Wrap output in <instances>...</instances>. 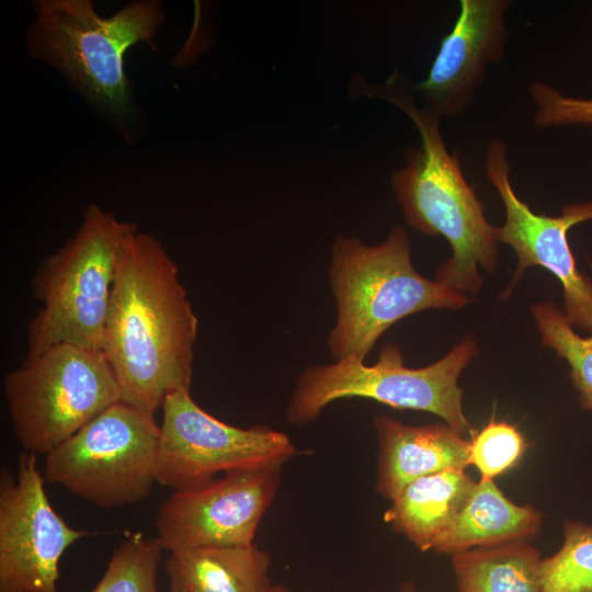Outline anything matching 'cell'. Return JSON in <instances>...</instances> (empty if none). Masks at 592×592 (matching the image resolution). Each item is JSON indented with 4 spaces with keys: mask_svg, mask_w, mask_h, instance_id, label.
Returning a JSON list of instances; mask_svg holds the SVG:
<instances>
[{
    "mask_svg": "<svg viewBox=\"0 0 592 592\" xmlns=\"http://www.w3.org/2000/svg\"><path fill=\"white\" fill-rule=\"evenodd\" d=\"M161 410L156 482L174 491L206 485L220 473L282 467L298 454L281 431L218 420L194 401L190 389L170 394Z\"/></svg>",
    "mask_w": 592,
    "mask_h": 592,
    "instance_id": "obj_9",
    "label": "cell"
},
{
    "mask_svg": "<svg viewBox=\"0 0 592 592\" xmlns=\"http://www.w3.org/2000/svg\"><path fill=\"white\" fill-rule=\"evenodd\" d=\"M281 469L232 471L201 487L174 491L155 517L160 547L172 554L253 544L277 493Z\"/></svg>",
    "mask_w": 592,
    "mask_h": 592,
    "instance_id": "obj_12",
    "label": "cell"
},
{
    "mask_svg": "<svg viewBox=\"0 0 592 592\" xmlns=\"http://www.w3.org/2000/svg\"><path fill=\"white\" fill-rule=\"evenodd\" d=\"M508 0H460L459 14L442 39L428 77L414 86L424 109L440 117L462 115L475 101L487 66L501 61L509 31Z\"/></svg>",
    "mask_w": 592,
    "mask_h": 592,
    "instance_id": "obj_13",
    "label": "cell"
},
{
    "mask_svg": "<svg viewBox=\"0 0 592 592\" xmlns=\"http://www.w3.org/2000/svg\"><path fill=\"white\" fill-rule=\"evenodd\" d=\"M398 592H415V587L411 582H406L400 587Z\"/></svg>",
    "mask_w": 592,
    "mask_h": 592,
    "instance_id": "obj_24",
    "label": "cell"
},
{
    "mask_svg": "<svg viewBox=\"0 0 592 592\" xmlns=\"http://www.w3.org/2000/svg\"><path fill=\"white\" fill-rule=\"evenodd\" d=\"M155 415L118 401L46 455L44 478L101 509L134 504L156 482Z\"/></svg>",
    "mask_w": 592,
    "mask_h": 592,
    "instance_id": "obj_8",
    "label": "cell"
},
{
    "mask_svg": "<svg viewBox=\"0 0 592 592\" xmlns=\"http://www.w3.org/2000/svg\"><path fill=\"white\" fill-rule=\"evenodd\" d=\"M161 550L157 539L147 538L141 533L127 535L90 592H157Z\"/></svg>",
    "mask_w": 592,
    "mask_h": 592,
    "instance_id": "obj_21",
    "label": "cell"
},
{
    "mask_svg": "<svg viewBox=\"0 0 592 592\" xmlns=\"http://www.w3.org/2000/svg\"><path fill=\"white\" fill-rule=\"evenodd\" d=\"M267 592H294V591L288 589L287 587L276 584V585H272Z\"/></svg>",
    "mask_w": 592,
    "mask_h": 592,
    "instance_id": "obj_25",
    "label": "cell"
},
{
    "mask_svg": "<svg viewBox=\"0 0 592 592\" xmlns=\"http://www.w3.org/2000/svg\"><path fill=\"white\" fill-rule=\"evenodd\" d=\"M476 481L464 469L419 478L391 501L384 521L421 551L433 550L448 531Z\"/></svg>",
    "mask_w": 592,
    "mask_h": 592,
    "instance_id": "obj_16",
    "label": "cell"
},
{
    "mask_svg": "<svg viewBox=\"0 0 592 592\" xmlns=\"http://www.w3.org/2000/svg\"><path fill=\"white\" fill-rule=\"evenodd\" d=\"M527 448L519 429L505 421H489L469 442V465L481 478L493 480L515 467Z\"/></svg>",
    "mask_w": 592,
    "mask_h": 592,
    "instance_id": "obj_22",
    "label": "cell"
},
{
    "mask_svg": "<svg viewBox=\"0 0 592 592\" xmlns=\"http://www.w3.org/2000/svg\"><path fill=\"white\" fill-rule=\"evenodd\" d=\"M335 323L328 338L334 361H365L379 338L402 318L429 309H460L468 297L421 275L402 226L378 244L338 234L328 269Z\"/></svg>",
    "mask_w": 592,
    "mask_h": 592,
    "instance_id": "obj_4",
    "label": "cell"
},
{
    "mask_svg": "<svg viewBox=\"0 0 592 592\" xmlns=\"http://www.w3.org/2000/svg\"><path fill=\"white\" fill-rule=\"evenodd\" d=\"M197 332L178 265L155 236L136 231L117 264L102 345L121 401L155 415L190 389Z\"/></svg>",
    "mask_w": 592,
    "mask_h": 592,
    "instance_id": "obj_1",
    "label": "cell"
},
{
    "mask_svg": "<svg viewBox=\"0 0 592 592\" xmlns=\"http://www.w3.org/2000/svg\"><path fill=\"white\" fill-rule=\"evenodd\" d=\"M542 527V513L506 498L493 480L476 482L448 531L433 551L454 555L515 540H531Z\"/></svg>",
    "mask_w": 592,
    "mask_h": 592,
    "instance_id": "obj_15",
    "label": "cell"
},
{
    "mask_svg": "<svg viewBox=\"0 0 592 592\" xmlns=\"http://www.w3.org/2000/svg\"><path fill=\"white\" fill-rule=\"evenodd\" d=\"M271 555L254 544L172 553L166 570L172 592H267Z\"/></svg>",
    "mask_w": 592,
    "mask_h": 592,
    "instance_id": "obj_17",
    "label": "cell"
},
{
    "mask_svg": "<svg viewBox=\"0 0 592 592\" xmlns=\"http://www.w3.org/2000/svg\"><path fill=\"white\" fill-rule=\"evenodd\" d=\"M540 562V555L530 540L452 555L460 592H542Z\"/></svg>",
    "mask_w": 592,
    "mask_h": 592,
    "instance_id": "obj_18",
    "label": "cell"
},
{
    "mask_svg": "<svg viewBox=\"0 0 592 592\" xmlns=\"http://www.w3.org/2000/svg\"><path fill=\"white\" fill-rule=\"evenodd\" d=\"M528 92L536 106L533 121L537 127L592 125V99L567 96L538 81L530 84Z\"/></svg>",
    "mask_w": 592,
    "mask_h": 592,
    "instance_id": "obj_23",
    "label": "cell"
},
{
    "mask_svg": "<svg viewBox=\"0 0 592 592\" xmlns=\"http://www.w3.org/2000/svg\"><path fill=\"white\" fill-rule=\"evenodd\" d=\"M136 231L98 205L83 209L79 227L31 282L41 307L29 321L26 357L60 343L102 351L117 264Z\"/></svg>",
    "mask_w": 592,
    "mask_h": 592,
    "instance_id": "obj_5",
    "label": "cell"
},
{
    "mask_svg": "<svg viewBox=\"0 0 592 592\" xmlns=\"http://www.w3.org/2000/svg\"><path fill=\"white\" fill-rule=\"evenodd\" d=\"M485 169L505 210V221L494 227L496 238L510 246L517 258L515 272L500 298L511 296L527 269L542 266L560 282L563 312L570 323L592 333V281L578 270L568 240L571 227L592 219V200L567 204L558 216L533 212L511 184L508 145L500 137L487 146Z\"/></svg>",
    "mask_w": 592,
    "mask_h": 592,
    "instance_id": "obj_10",
    "label": "cell"
},
{
    "mask_svg": "<svg viewBox=\"0 0 592 592\" xmlns=\"http://www.w3.org/2000/svg\"><path fill=\"white\" fill-rule=\"evenodd\" d=\"M531 311L543 345L567 362L581 407L592 411V333L587 338L578 334L563 310L551 301L534 304Z\"/></svg>",
    "mask_w": 592,
    "mask_h": 592,
    "instance_id": "obj_19",
    "label": "cell"
},
{
    "mask_svg": "<svg viewBox=\"0 0 592 592\" xmlns=\"http://www.w3.org/2000/svg\"><path fill=\"white\" fill-rule=\"evenodd\" d=\"M14 435L24 449L47 455L88 422L121 401L101 350L71 343L25 357L3 382Z\"/></svg>",
    "mask_w": 592,
    "mask_h": 592,
    "instance_id": "obj_7",
    "label": "cell"
},
{
    "mask_svg": "<svg viewBox=\"0 0 592 592\" xmlns=\"http://www.w3.org/2000/svg\"><path fill=\"white\" fill-rule=\"evenodd\" d=\"M378 442L377 491L392 501L414 480L469 465V441L446 424L408 425L374 418Z\"/></svg>",
    "mask_w": 592,
    "mask_h": 592,
    "instance_id": "obj_14",
    "label": "cell"
},
{
    "mask_svg": "<svg viewBox=\"0 0 592 592\" xmlns=\"http://www.w3.org/2000/svg\"><path fill=\"white\" fill-rule=\"evenodd\" d=\"M36 454L19 456L16 476L0 473V592H58L59 561L88 533L52 506Z\"/></svg>",
    "mask_w": 592,
    "mask_h": 592,
    "instance_id": "obj_11",
    "label": "cell"
},
{
    "mask_svg": "<svg viewBox=\"0 0 592 592\" xmlns=\"http://www.w3.org/2000/svg\"><path fill=\"white\" fill-rule=\"evenodd\" d=\"M478 353L474 335L467 334L442 358L419 368L407 367L400 348L394 343L386 344L372 365L342 358L309 366L296 380L286 420L305 425L335 400L365 398L399 410L433 413L464 435L470 425L458 379Z\"/></svg>",
    "mask_w": 592,
    "mask_h": 592,
    "instance_id": "obj_6",
    "label": "cell"
},
{
    "mask_svg": "<svg viewBox=\"0 0 592 592\" xmlns=\"http://www.w3.org/2000/svg\"><path fill=\"white\" fill-rule=\"evenodd\" d=\"M33 3L32 56L55 68L128 137L136 116L124 57L138 43L155 47L164 20L162 3L133 1L110 18L100 16L90 0Z\"/></svg>",
    "mask_w": 592,
    "mask_h": 592,
    "instance_id": "obj_3",
    "label": "cell"
},
{
    "mask_svg": "<svg viewBox=\"0 0 592 592\" xmlns=\"http://www.w3.org/2000/svg\"><path fill=\"white\" fill-rule=\"evenodd\" d=\"M368 92L398 106L419 132L420 145L407 152L406 166L391 177V187L407 224L426 236L444 237L452 248L435 280L466 296L476 294L482 286L479 267L487 274L497 267L498 240L457 151L449 152L444 144L441 117L417 107L397 76Z\"/></svg>",
    "mask_w": 592,
    "mask_h": 592,
    "instance_id": "obj_2",
    "label": "cell"
},
{
    "mask_svg": "<svg viewBox=\"0 0 592 592\" xmlns=\"http://www.w3.org/2000/svg\"><path fill=\"white\" fill-rule=\"evenodd\" d=\"M563 544L542 559V592H592V525L567 521Z\"/></svg>",
    "mask_w": 592,
    "mask_h": 592,
    "instance_id": "obj_20",
    "label": "cell"
}]
</instances>
